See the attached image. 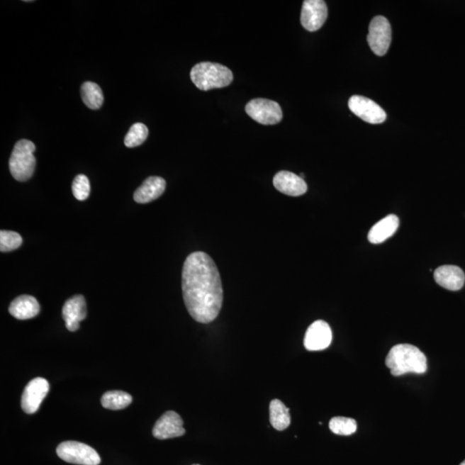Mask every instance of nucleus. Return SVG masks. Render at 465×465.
I'll return each mask as SVG.
<instances>
[{
	"label": "nucleus",
	"mask_w": 465,
	"mask_h": 465,
	"mask_svg": "<svg viewBox=\"0 0 465 465\" xmlns=\"http://www.w3.org/2000/svg\"><path fill=\"white\" fill-rule=\"evenodd\" d=\"M399 227V218L396 215H388L376 223L368 234V240L372 244H380L395 234Z\"/></svg>",
	"instance_id": "obj_18"
},
{
	"label": "nucleus",
	"mask_w": 465,
	"mask_h": 465,
	"mask_svg": "<svg viewBox=\"0 0 465 465\" xmlns=\"http://www.w3.org/2000/svg\"><path fill=\"white\" fill-rule=\"evenodd\" d=\"M60 459L67 463L79 465H99L101 459L94 448L77 441H65L60 444L57 450Z\"/></svg>",
	"instance_id": "obj_5"
},
{
	"label": "nucleus",
	"mask_w": 465,
	"mask_h": 465,
	"mask_svg": "<svg viewBox=\"0 0 465 465\" xmlns=\"http://www.w3.org/2000/svg\"><path fill=\"white\" fill-rule=\"evenodd\" d=\"M386 366L395 376L408 374H423L427 370L426 355L418 347L410 344H399L391 349Z\"/></svg>",
	"instance_id": "obj_2"
},
{
	"label": "nucleus",
	"mask_w": 465,
	"mask_h": 465,
	"mask_svg": "<svg viewBox=\"0 0 465 465\" xmlns=\"http://www.w3.org/2000/svg\"><path fill=\"white\" fill-rule=\"evenodd\" d=\"M270 422L278 431L286 430L290 426V410L280 400H272L270 403Z\"/></svg>",
	"instance_id": "obj_19"
},
{
	"label": "nucleus",
	"mask_w": 465,
	"mask_h": 465,
	"mask_svg": "<svg viewBox=\"0 0 465 465\" xmlns=\"http://www.w3.org/2000/svg\"><path fill=\"white\" fill-rule=\"evenodd\" d=\"M191 79L198 89L208 91L230 86L234 76L230 68L220 64L201 62L192 67Z\"/></svg>",
	"instance_id": "obj_3"
},
{
	"label": "nucleus",
	"mask_w": 465,
	"mask_h": 465,
	"mask_svg": "<svg viewBox=\"0 0 465 465\" xmlns=\"http://www.w3.org/2000/svg\"><path fill=\"white\" fill-rule=\"evenodd\" d=\"M84 103L91 110H99L103 106V94L101 88L94 82H86L82 86Z\"/></svg>",
	"instance_id": "obj_20"
},
{
	"label": "nucleus",
	"mask_w": 465,
	"mask_h": 465,
	"mask_svg": "<svg viewBox=\"0 0 465 465\" xmlns=\"http://www.w3.org/2000/svg\"><path fill=\"white\" fill-rule=\"evenodd\" d=\"M245 110L250 118L264 125H274L281 122L283 118L281 107L274 100L252 99L247 103Z\"/></svg>",
	"instance_id": "obj_6"
},
{
	"label": "nucleus",
	"mask_w": 465,
	"mask_h": 465,
	"mask_svg": "<svg viewBox=\"0 0 465 465\" xmlns=\"http://www.w3.org/2000/svg\"><path fill=\"white\" fill-rule=\"evenodd\" d=\"M35 150V144L29 140H20L15 144L9 168L11 175L18 181H27L33 175L37 166V159L33 155Z\"/></svg>",
	"instance_id": "obj_4"
},
{
	"label": "nucleus",
	"mask_w": 465,
	"mask_h": 465,
	"mask_svg": "<svg viewBox=\"0 0 465 465\" xmlns=\"http://www.w3.org/2000/svg\"><path fill=\"white\" fill-rule=\"evenodd\" d=\"M21 235L14 231H0V251L2 252L18 250L22 245Z\"/></svg>",
	"instance_id": "obj_24"
},
{
	"label": "nucleus",
	"mask_w": 465,
	"mask_h": 465,
	"mask_svg": "<svg viewBox=\"0 0 465 465\" xmlns=\"http://www.w3.org/2000/svg\"><path fill=\"white\" fill-rule=\"evenodd\" d=\"M132 396L124 391H108L102 396L101 403L103 408L111 410H120L130 406Z\"/></svg>",
	"instance_id": "obj_21"
},
{
	"label": "nucleus",
	"mask_w": 465,
	"mask_h": 465,
	"mask_svg": "<svg viewBox=\"0 0 465 465\" xmlns=\"http://www.w3.org/2000/svg\"><path fill=\"white\" fill-rule=\"evenodd\" d=\"M74 196L79 201H84L90 195L91 186L89 179L86 175L79 174L76 176L73 184H72Z\"/></svg>",
	"instance_id": "obj_25"
},
{
	"label": "nucleus",
	"mask_w": 465,
	"mask_h": 465,
	"mask_svg": "<svg viewBox=\"0 0 465 465\" xmlns=\"http://www.w3.org/2000/svg\"><path fill=\"white\" fill-rule=\"evenodd\" d=\"M274 184L281 194L299 196L306 194L308 186L303 178L288 171H281L275 175Z\"/></svg>",
	"instance_id": "obj_14"
},
{
	"label": "nucleus",
	"mask_w": 465,
	"mask_h": 465,
	"mask_svg": "<svg viewBox=\"0 0 465 465\" xmlns=\"http://www.w3.org/2000/svg\"><path fill=\"white\" fill-rule=\"evenodd\" d=\"M50 391V383L45 379L31 380L23 391L21 406L26 414H35Z\"/></svg>",
	"instance_id": "obj_9"
},
{
	"label": "nucleus",
	"mask_w": 465,
	"mask_h": 465,
	"mask_svg": "<svg viewBox=\"0 0 465 465\" xmlns=\"http://www.w3.org/2000/svg\"><path fill=\"white\" fill-rule=\"evenodd\" d=\"M356 420L347 417H335L330 420V430L337 435L348 436L357 431Z\"/></svg>",
	"instance_id": "obj_23"
},
{
	"label": "nucleus",
	"mask_w": 465,
	"mask_h": 465,
	"mask_svg": "<svg viewBox=\"0 0 465 465\" xmlns=\"http://www.w3.org/2000/svg\"><path fill=\"white\" fill-rule=\"evenodd\" d=\"M348 106L352 113L369 123H382L387 118L386 111L378 103L362 96H352L349 99Z\"/></svg>",
	"instance_id": "obj_8"
},
{
	"label": "nucleus",
	"mask_w": 465,
	"mask_h": 465,
	"mask_svg": "<svg viewBox=\"0 0 465 465\" xmlns=\"http://www.w3.org/2000/svg\"><path fill=\"white\" fill-rule=\"evenodd\" d=\"M148 136V129L145 124L136 123L131 126L130 130L128 132L124 144L127 147H135L146 141Z\"/></svg>",
	"instance_id": "obj_22"
},
{
	"label": "nucleus",
	"mask_w": 465,
	"mask_h": 465,
	"mask_svg": "<svg viewBox=\"0 0 465 465\" xmlns=\"http://www.w3.org/2000/svg\"><path fill=\"white\" fill-rule=\"evenodd\" d=\"M435 279L441 287L449 291H459L465 282V275L461 268L456 266H442L435 271Z\"/></svg>",
	"instance_id": "obj_15"
},
{
	"label": "nucleus",
	"mask_w": 465,
	"mask_h": 465,
	"mask_svg": "<svg viewBox=\"0 0 465 465\" xmlns=\"http://www.w3.org/2000/svg\"><path fill=\"white\" fill-rule=\"evenodd\" d=\"M184 304L191 318L210 323L218 318L223 303V290L218 267L206 252L188 256L182 271Z\"/></svg>",
	"instance_id": "obj_1"
},
{
	"label": "nucleus",
	"mask_w": 465,
	"mask_h": 465,
	"mask_svg": "<svg viewBox=\"0 0 465 465\" xmlns=\"http://www.w3.org/2000/svg\"><path fill=\"white\" fill-rule=\"evenodd\" d=\"M332 330L326 322L319 320L308 327L304 337V347L308 351H323L330 346Z\"/></svg>",
	"instance_id": "obj_11"
},
{
	"label": "nucleus",
	"mask_w": 465,
	"mask_h": 465,
	"mask_svg": "<svg viewBox=\"0 0 465 465\" xmlns=\"http://www.w3.org/2000/svg\"><path fill=\"white\" fill-rule=\"evenodd\" d=\"M194 465H199V464H194Z\"/></svg>",
	"instance_id": "obj_27"
},
{
	"label": "nucleus",
	"mask_w": 465,
	"mask_h": 465,
	"mask_svg": "<svg viewBox=\"0 0 465 465\" xmlns=\"http://www.w3.org/2000/svg\"><path fill=\"white\" fill-rule=\"evenodd\" d=\"M62 318L65 320L67 330L77 331L79 323L86 318L85 298L82 295H77L68 299L62 308Z\"/></svg>",
	"instance_id": "obj_13"
},
{
	"label": "nucleus",
	"mask_w": 465,
	"mask_h": 465,
	"mask_svg": "<svg viewBox=\"0 0 465 465\" xmlns=\"http://www.w3.org/2000/svg\"><path fill=\"white\" fill-rule=\"evenodd\" d=\"M460 465H465V460H464V462H463L462 464H461Z\"/></svg>",
	"instance_id": "obj_26"
},
{
	"label": "nucleus",
	"mask_w": 465,
	"mask_h": 465,
	"mask_svg": "<svg viewBox=\"0 0 465 465\" xmlns=\"http://www.w3.org/2000/svg\"><path fill=\"white\" fill-rule=\"evenodd\" d=\"M9 312L16 319L34 318L40 312L38 301L29 295L20 296L11 303Z\"/></svg>",
	"instance_id": "obj_17"
},
{
	"label": "nucleus",
	"mask_w": 465,
	"mask_h": 465,
	"mask_svg": "<svg viewBox=\"0 0 465 465\" xmlns=\"http://www.w3.org/2000/svg\"><path fill=\"white\" fill-rule=\"evenodd\" d=\"M327 6L323 0H306L301 13V23L304 29L314 32L318 30L326 22Z\"/></svg>",
	"instance_id": "obj_10"
},
{
	"label": "nucleus",
	"mask_w": 465,
	"mask_h": 465,
	"mask_svg": "<svg viewBox=\"0 0 465 465\" xmlns=\"http://www.w3.org/2000/svg\"><path fill=\"white\" fill-rule=\"evenodd\" d=\"M166 180L152 176L147 178L142 186L135 191L134 200L138 203H147L157 199L164 194L166 190Z\"/></svg>",
	"instance_id": "obj_16"
},
{
	"label": "nucleus",
	"mask_w": 465,
	"mask_h": 465,
	"mask_svg": "<svg viewBox=\"0 0 465 465\" xmlns=\"http://www.w3.org/2000/svg\"><path fill=\"white\" fill-rule=\"evenodd\" d=\"M186 434L181 417L174 411H167L157 420L153 435L158 439L177 438Z\"/></svg>",
	"instance_id": "obj_12"
},
{
	"label": "nucleus",
	"mask_w": 465,
	"mask_h": 465,
	"mask_svg": "<svg viewBox=\"0 0 465 465\" xmlns=\"http://www.w3.org/2000/svg\"><path fill=\"white\" fill-rule=\"evenodd\" d=\"M392 31L388 19L378 16L371 20L369 26L367 41L371 50L379 56L386 55L391 43Z\"/></svg>",
	"instance_id": "obj_7"
}]
</instances>
